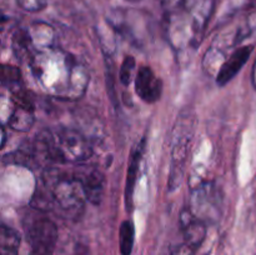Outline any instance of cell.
<instances>
[{
  "label": "cell",
  "mask_w": 256,
  "mask_h": 255,
  "mask_svg": "<svg viewBox=\"0 0 256 255\" xmlns=\"http://www.w3.org/2000/svg\"><path fill=\"white\" fill-rule=\"evenodd\" d=\"M39 86L58 99H79L86 92L89 72L79 59L58 48L35 52L29 60Z\"/></svg>",
  "instance_id": "6da1fadb"
},
{
  "label": "cell",
  "mask_w": 256,
  "mask_h": 255,
  "mask_svg": "<svg viewBox=\"0 0 256 255\" xmlns=\"http://www.w3.org/2000/svg\"><path fill=\"white\" fill-rule=\"evenodd\" d=\"M85 200L84 189L75 174L48 166L36 184L30 205L40 212L56 210L62 216L76 219L84 212Z\"/></svg>",
  "instance_id": "7a4b0ae2"
},
{
  "label": "cell",
  "mask_w": 256,
  "mask_h": 255,
  "mask_svg": "<svg viewBox=\"0 0 256 255\" xmlns=\"http://www.w3.org/2000/svg\"><path fill=\"white\" fill-rule=\"evenodd\" d=\"M40 165L80 164L92 155V148L82 132L72 128H48L38 132L32 142Z\"/></svg>",
  "instance_id": "3957f363"
},
{
  "label": "cell",
  "mask_w": 256,
  "mask_h": 255,
  "mask_svg": "<svg viewBox=\"0 0 256 255\" xmlns=\"http://www.w3.org/2000/svg\"><path fill=\"white\" fill-rule=\"evenodd\" d=\"M194 132V115L190 112H184L179 115L172 130V170L169 176V186L172 190L176 189L182 180L184 162L189 152L190 142Z\"/></svg>",
  "instance_id": "277c9868"
},
{
  "label": "cell",
  "mask_w": 256,
  "mask_h": 255,
  "mask_svg": "<svg viewBox=\"0 0 256 255\" xmlns=\"http://www.w3.org/2000/svg\"><path fill=\"white\" fill-rule=\"evenodd\" d=\"M25 238L29 255H52L58 242V228L52 220L42 214L28 215L24 219Z\"/></svg>",
  "instance_id": "5b68a950"
},
{
  "label": "cell",
  "mask_w": 256,
  "mask_h": 255,
  "mask_svg": "<svg viewBox=\"0 0 256 255\" xmlns=\"http://www.w3.org/2000/svg\"><path fill=\"white\" fill-rule=\"evenodd\" d=\"M220 198L219 192L212 182H205L200 185L192 192V204L190 210L195 214V216L200 220L205 216H209L212 212H219ZM204 222V220H202Z\"/></svg>",
  "instance_id": "8992f818"
},
{
  "label": "cell",
  "mask_w": 256,
  "mask_h": 255,
  "mask_svg": "<svg viewBox=\"0 0 256 255\" xmlns=\"http://www.w3.org/2000/svg\"><path fill=\"white\" fill-rule=\"evenodd\" d=\"M84 189L88 202L92 205L102 202L105 192V176L98 168L82 166L74 172Z\"/></svg>",
  "instance_id": "52a82bcc"
},
{
  "label": "cell",
  "mask_w": 256,
  "mask_h": 255,
  "mask_svg": "<svg viewBox=\"0 0 256 255\" xmlns=\"http://www.w3.org/2000/svg\"><path fill=\"white\" fill-rule=\"evenodd\" d=\"M135 92L145 102H158L162 92V82L155 75L152 68L142 66L135 76Z\"/></svg>",
  "instance_id": "ba28073f"
},
{
  "label": "cell",
  "mask_w": 256,
  "mask_h": 255,
  "mask_svg": "<svg viewBox=\"0 0 256 255\" xmlns=\"http://www.w3.org/2000/svg\"><path fill=\"white\" fill-rule=\"evenodd\" d=\"M180 228L184 235V242L189 244L195 250L202 245L206 235V225L202 220L195 216L190 208L184 209L180 214Z\"/></svg>",
  "instance_id": "9c48e42d"
},
{
  "label": "cell",
  "mask_w": 256,
  "mask_h": 255,
  "mask_svg": "<svg viewBox=\"0 0 256 255\" xmlns=\"http://www.w3.org/2000/svg\"><path fill=\"white\" fill-rule=\"evenodd\" d=\"M254 46L252 45H246V46H242L238 50H235L229 59L222 65L219 72L216 76V84L219 86H224L228 82H232L235 78V75L242 70V68L246 64L249 60L250 55H252Z\"/></svg>",
  "instance_id": "30bf717a"
},
{
  "label": "cell",
  "mask_w": 256,
  "mask_h": 255,
  "mask_svg": "<svg viewBox=\"0 0 256 255\" xmlns=\"http://www.w3.org/2000/svg\"><path fill=\"white\" fill-rule=\"evenodd\" d=\"M145 140H142L139 145L135 148L130 155L129 169H128L126 185H125V204H126L128 212L132 210V195H134L135 182H136L138 174H139L140 162L142 158V152H144Z\"/></svg>",
  "instance_id": "8fae6325"
},
{
  "label": "cell",
  "mask_w": 256,
  "mask_h": 255,
  "mask_svg": "<svg viewBox=\"0 0 256 255\" xmlns=\"http://www.w3.org/2000/svg\"><path fill=\"white\" fill-rule=\"evenodd\" d=\"M34 122V108L15 104L8 120V124L12 129L18 130V132H28L32 129Z\"/></svg>",
  "instance_id": "7c38bea8"
},
{
  "label": "cell",
  "mask_w": 256,
  "mask_h": 255,
  "mask_svg": "<svg viewBox=\"0 0 256 255\" xmlns=\"http://www.w3.org/2000/svg\"><path fill=\"white\" fill-rule=\"evenodd\" d=\"M20 235L12 228L2 225L0 232V255H19Z\"/></svg>",
  "instance_id": "4fadbf2b"
},
{
  "label": "cell",
  "mask_w": 256,
  "mask_h": 255,
  "mask_svg": "<svg viewBox=\"0 0 256 255\" xmlns=\"http://www.w3.org/2000/svg\"><path fill=\"white\" fill-rule=\"evenodd\" d=\"M2 84L4 88H8L12 94L25 89L19 68L12 66V65H2Z\"/></svg>",
  "instance_id": "5bb4252c"
},
{
  "label": "cell",
  "mask_w": 256,
  "mask_h": 255,
  "mask_svg": "<svg viewBox=\"0 0 256 255\" xmlns=\"http://www.w3.org/2000/svg\"><path fill=\"white\" fill-rule=\"evenodd\" d=\"M135 242V226L132 220H124L119 229V249L122 255H132Z\"/></svg>",
  "instance_id": "9a60e30c"
},
{
  "label": "cell",
  "mask_w": 256,
  "mask_h": 255,
  "mask_svg": "<svg viewBox=\"0 0 256 255\" xmlns=\"http://www.w3.org/2000/svg\"><path fill=\"white\" fill-rule=\"evenodd\" d=\"M135 65H136V62H135L134 56H132V55H126V56L124 58V60H122L119 72V79L120 82H122L124 86H128V85H130V82H132Z\"/></svg>",
  "instance_id": "2e32d148"
},
{
  "label": "cell",
  "mask_w": 256,
  "mask_h": 255,
  "mask_svg": "<svg viewBox=\"0 0 256 255\" xmlns=\"http://www.w3.org/2000/svg\"><path fill=\"white\" fill-rule=\"evenodd\" d=\"M15 4L28 12H39L48 5V0H14Z\"/></svg>",
  "instance_id": "e0dca14e"
},
{
  "label": "cell",
  "mask_w": 256,
  "mask_h": 255,
  "mask_svg": "<svg viewBox=\"0 0 256 255\" xmlns=\"http://www.w3.org/2000/svg\"><path fill=\"white\" fill-rule=\"evenodd\" d=\"M194 252H195L194 248L190 246V245L186 244V242H184V244L175 248L170 255H194Z\"/></svg>",
  "instance_id": "ac0fdd59"
},
{
  "label": "cell",
  "mask_w": 256,
  "mask_h": 255,
  "mask_svg": "<svg viewBox=\"0 0 256 255\" xmlns=\"http://www.w3.org/2000/svg\"><path fill=\"white\" fill-rule=\"evenodd\" d=\"M125 2H140L142 0H125Z\"/></svg>",
  "instance_id": "d6986e66"
}]
</instances>
